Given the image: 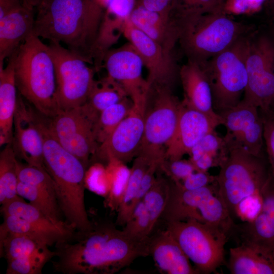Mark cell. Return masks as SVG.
Segmentation results:
<instances>
[{"mask_svg":"<svg viewBox=\"0 0 274 274\" xmlns=\"http://www.w3.org/2000/svg\"><path fill=\"white\" fill-rule=\"evenodd\" d=\"M90 228L76 230L57 244L55 271L63 274H113L134 260L149 256L148 241L134 240L116 224L91 220Z\"/></svg>","mask_w":274,"mask_h":274,"instance_id":"cell-1","label":"cell"},{"mask_svg":"<svg viewBox=\"0 0 274 274\" xmlns=\"http://www.w3.org/2000/svg\"><path fill=\"white\" fill-rule=\"evenodd\" d=\"M105 8L99 0H49L37 10L33 34L50 43L63 44L93 66Z\"/></svg>","mask_w":274,"mask_h":274,"instance_id":"cell-2","label":"cell"},{"mask_svg":"<svg viewBox=\"0 0 274 274\" xmlns=\"http://www.w3.org/2000/svg\"><path fill=\"white\" fill-rule=\"evenodd\" d=\"M178 43L187 60L205 63L245 36L248 27L223 11L210 12L185 8L177 2L172 11Z\"/></svg>","mask_w":274,"mask_h":274,"instance_id":"cell-3","label":"cell"},{"mask_svg":"<svg viewBox=\"0 0 274 274\" xmlns=\"http://www.w3.org/2000/svg\"><path fill=\"white\" fill-rule=\"evenodd\" d=\"M216 176L219 193L232 220L242 222L253 218L260 206L262 190L270 177L266 156L231 149Z\"/></svg>","mask_w":274,"mask_h":274,"instance_id":"cell-4","label":"cell"},{"mask_svg":"<svg viewBox=\"0 0 274 274\" xmlns=\"http://www.w3.org/2000/svg\"><path fill=\"white\" fill-rule=\"evenodd\" d=\"M37 120L43 140L44 165L53 180L64 220L77 230L89 229L92 221L85 204L87 168L58 142L49 129L46 119L38 116Z\"/></svg>","mask_w":274,"mask_h":274,"instance_id":"cell-5","label":"cell"},{"mask_svg":"<svg viewBox=\"0 0 274 274\" xmlns=\"http://www.w3.org/2000/svg\"><path fill=\"white\" fill-rule=\"evenodd\" d=\"M10 57L19 94L43 117L55 116L59 109L56 99L55 66L49 45L32 33Z\"/></svg>","mask_w":274,"mask_h":274,"instance_id":"cell-6","label":"cell"},{"mask_svg":"<svg viewBox=\"0 0 274 274\" xmlns=\"http://www.w3.org/2000/svg\"><path fill=\"white\" fill-rule=\"evenodd\" d=\"M161 219L165 223L194 219L216 227L228 236L235 223L220 195L217 181L187 190L170 179L168 198Z\"/></svg>","mask_w":274,"mask_h":274,"instance_id":"cell-7","label":"cell"},{"mask_svg":"<svg viewBox=\"0 0 274 274\" xmlns=\"http://www.w3.org/2000/svg\"><path fill=\"white\" fill-rule=\"evenodd\" d=\"M248 38H241L223 51L200 64L210 82L213 107L218 114L237 106L243 99L248 84Z\"/></svg>","mask_w":274,"mask_h":274,"instance_id":"cell-8","label":"cell"},{"mask_svg":"<svg viewBox=\"0 0 274 274\" xmlns=\"http://www.w3.org/2000/svg\"><path fill=\"white\" fill-rule=\"evenodd\" d=\"M165 223L198 273L215 272L224 264L228 239L225 232L194 219Z\"/></svg>","mask_w":274,"mask_h":274,"instance_id":"cell-9","label":"cell"},{"mask_svg":"<svg viewBox=\"0 0 274 274\" xmlns=\"http://www.w3.org/2000/svg\"><path fill=\"white\" fill-rule=\"evenodd\" d=\"M56 77V99L60 110L86 102L96 80L94 67L60 44L50 43Z\"/></svg>","mask_w":274,"mask_h":274,"instance_id":"cell-10","label":"cell"},{"mask_svg":"<svg viewBox=\"0 0 274 274\" xmlns=\"http://www.w3.org/2000/svg\"><path fill=\"white\" fill-rule=\"evenodd\" d=\"M246 64L248 84L242 100L268 108L274 96V40L248 36Z\"/></svg>","mask_w":274,"mask_h":274,"instance_id":"cell-11","label":"cell"},{"mask_svg":"<svg viewBox=\"0 0 274 274\" xmlns=\"http://www.w3.org/2000/svg\"><path fill=\"white\" fill-rule=\"evenodd\" d=\"M47 119L48 128L58 142L87 168L99 146L94 132L95 122L82 106L60 110Z\"/></svg>","mask_w":274,"mask_h":274,"instance_id":"cell-12","label":"cell"},{"mask_svg":"<svg viewBox=\"0 0 274 274\" xmlns=\"http://www.w3.org/2000/svg\"><path fill=\"white\" fill-rule=\"evenodd\" d=\"M173 90L164 86L149 87L145 103V130L141 147H163L173 135L182 105Z\"/></svg>","mask_w":274,"mask_h":274,"instance_id":"cell-13","label":"cell"},{"mask_svg":"<svg viewBox=\"0 0 274 274\" xmlns=\"http://www.w3.org/2000/svg\"><path fill=\"white\" fill-rule=\"evenodd\" d=\"M226 128L223 136L230 150L239 149L257 156H264V125L259 108L242 100L219 114Z\"/></svg>","mask_w":274,"mask_h":274,"instance_id":"cell-14","label":"cell"},{"mask_svg":"<svg viewBox=\"0 0 274 274\" xmlns=\"http://www.w3.org/2000/svg\"><path fill=\"white\" fill-rule=\"evenodd\" d=\"M123 36L141 56L147 70L149 87L159 86L174 89L179 79L180 68L174 51L166 50L134 26L126 22Z\"/></svg>","mask_w":274,"mask_h":274,"instance_id":"cell-15","label":"cell"},{"mask_svg":"<svg viewBox=\"0 0 274 274\" xmlns=\"http://www.w3.org/2000/svg\"><path fill=\"white\" fill-rule=\"evenodd\" d=\"M145 100L146 99L133 102L128 115L99 145L91 157L94 160L107 163L112 160H117L126 163L135 157L144 137Z\"/></svg>","mask_w":274,"mask_h":274,"instance_id":"cell-16","label":"cell"},{"mask_svg":"<svg viewBox=\"0 0 274 274\" xmlns=\"http://www.w3.org/2000/svg\"><path fill=\"white\" fill-rule=\"evenodd\" d=\"M230 236L237 245L252 246L274 258V181L271 175L262 190L257 214L249 221L234 223Z\"/></svg>","mask_w":274,"mask_h":274,"instance_id":"cell-17","label":"cell"},{"mask_svg":"<svg viewBox=\"0 0 274 274\" xmlns=\"http://www.w3.org/2000/svg\"><path fill=\"white\" fill-rule=\"evenodd\" d=\"M143 60L128 42L105 54L102 67L108 76L118 82L133 102L144 100L149 89L147 80L143 77Z\"/></svg>","mask_w":274,"mask_h":274,"instance_id":"cell-18","label":"cell"},{"mask_svg":"<svg viewBox=\"0 0 274 274\" xmlns=\"http://www.w3.org/2000/svg\"><path fill=\"white\" fill-rule=\"evenodd\" d=\"M221 124L220 116L213 117L182 104L175 131L165 146V158H182L203 136Z\"/></svg>","mask_w":274,"mask_h":274,"instance_id":"cell-19","label":"cell"},{"mask_svg":"<svg viewBox=\"0 0 274 274\" xmlns=\"http://www.w3.org/2000/svg\"><path fill=\"white\" fill-rule=\"evenodd\" d=\"M19 95L14 120L13 149L17 157L24 160L26 164L45 168L44 143L37 115L27 107Z\"/></svg>","mask_w":274,"mask_h":274,"instance_id":"cell-20","label":"cell"},{"mask_svg":"<svg viewBox=\"0 0 274 274\" xmlns=\"http://www.w3.org/2000/svg\"><path fill=\"white\" fill-rule=\"evenodd\" d=\"M179 79L183 90V105L213 117L220 116L214 110L210 82L200 64L187 60L180 68Z\"/></svg>","mask_w":274,"mask_h":274,"instance_id":"cell-21","label":"cell"},{"mask_svg":"<svg viewBox=\"0 0 274 274\" xmlns=\"http://www.w3.org/2000/svg\"><path fill=\"white\" fill-rule=\"evenodd\" d=\"M149 255L158 270L166 274H198L180 246L165 228L150 236Z\"/></svg>","mask_w":274,"mask_h":274,"instance_id":"cell-22","label":"cell"},{"mask_svg":"<svg viewBox=\"0 0 274 274\" xmlns=\"http://www.w3.org/2000/svg\"><path fill=\"white\" fill-rule=\"evenodd\" d=\"M165 158L163 147H141L135 156L125 191L117 211L116 225L124 226L137 204L138 195L142 179L150 166L155 161Z\"/></svg>","mask_w":274,"mask_h":274,"instance_id":"cell-23","label":"cell"},{"mask_svg":"<svg viewBox=\"0 0 274 274\" xmlns=\"http://www.w3.org/2000/svg\"><path fill=\"white\" fill-rule=\"evenodd\" d=\"M34 10L24 4L0 18V64L33 33Z\"/></svg>","mask_w":274,"mask_h":274,"instance_id":"cell-24","label":"cell"},{"mask_svg":"<svg viewBox=\"0 0 274 274\" xmlns=\"http://www.w3.org/2000/svg\"><path fill=\"white\" fill-rule=\"evenodd\" d=\"M129 20L134 26L163 48L174 51L179 35L172 15L167 16L135 5Z\"/></svg>","mask_w":274,"mask_h":274,"instance_id":"cell-25","label":"cell"},{"mask_svg":"<svg viewBox=\"0 0 274 274\" xmlns=\"http://www.w3.org/2000/svg\"><path fill=\"white\" fill-rule=\"evenodd\" d=\"M6 67L0 64V145L13 141L14 116L18 97L14 63L9 57Z\"/></svg>","mask_w":274,"mask_h":274,"instance_id":"cell-26","label":"cell"},{"mask_svg":"<svg viewBox=\"0 0 274 274\" xmlns=\"http://www.w3.org/2000/svg\"><path fill=\"white\" fill-rule=\"evenodd\" d=\"M1 212L2 214L16 216L27 221L55 237L59 243L69 238L77 230L65 221H53L21 196L2 205Z\"/></svg>","mask_w":274,"mask_h":274,"instance_id":"cell-27","label":"cell"},{"mask_svg":"<svg viewBox=\"0 0 274 274\" xmlns=\"http://www.w3.org/2000/svg\"><path fill=\"white\" fill-rule=\"evenodd\" d=\"M228 268L231 274H274V258L252 246L230 248Z\"/></svg>","mask_w":274,"mask_h":274,"instance_id":"cell-28","label":"cell"},{"mask_svg":"<svg viewBox=\"0 0 274 274\" xmlns=\"http://www.w3.org/2000/svg\"><path fill=\"white\" fill-rule=\"evenodd\" d=\"M230 152L224 136L215 130L203 136L191 149L189 159L197 171H208L212 167H220Z\"/></svg>","mask_w":274,"mask_h":274,"instance_id":"cell-29","label":"cell"},{"mask_svg":"<svg viewBox=\"0 0 274 274\" xmlns=\"http://www.w3.org/2000/svg\"><path fill=\"white\" fill-rule=\"evenodd\" d=\"M126 96L123 87L107 75L96 80L86 102L82 107L96 123L101 112Z\"/></svg>","mask_w":274,"mask_h":274,"instance_id":"cell-30","label":"cell"},{"mask_svg":"<svg viewBox=\"0 0 274 274\" xmlns=\"http://www.w3.org/2000/svg\"><path fill=\"white\" fill-rule=\"evenodd\" d=\"M18 160L12 143L0 153V203L4 205L19 198L17 193Z\"/></svg>","mask_w":274,"mask_h":274,"instance_id":"cell-31","label":"cell"},{"mask_svg":"<svg viewBox=\"0 0 274 274\" xmlns=\"http://www.w3.org/2000/svg\"><path fill=\"white\" fill-rule=\"evenodd\" d=\"M49 247L28 236L11 233L0 238L1 257L7 261L31 257L49 249Z\"/></svg>","mask_w":274,"mask_h":274,"instance_id":"cell-32","label":"cell"},{"mask_svg":"<svg viewBox=\"0 0 274 274\" xmlns=\"http://www.w3.org/2000/svg\"><path fill=\"white\" fill-rule=\"evenodd\" d=\"M133 102L129 96L108 107L100 114L94 125V132L99 145L113 132L130 112Z\"/></svg>","mask_w":274,"mask_h":274,"instance_id":"cell-33","label":"cell"},{"mask_svg":"<svg viewBox=\"0 0 274 274\" xmlns=\"http://www.w3.org/2000/svg\"><path fill=\"white\" fill-rule=\"evenodd\" d=\"M17 175L18 181L35 186L51 203L59 207L53 180L45 168L18 161Z\"/></svg>","mask_w":274,"mask_h":274,"instance_id":"cell-34","label":"cell"},{"mask_svg":"<svg viewBox=\"0 0 274 274\" xmlns=\"http://www.w3.org/2000/svg\"><path fill=\"white\" fill-rule=\"evenodd\" d=\"M170 188V179L161 174L156 177L155 180L146 193L142 200L150 216L154 228L166 206Z\"/></svg>","mask_w":274,"mask_h":274,"instance_id":"cell-35","label":"cell"},{"mask_svg":"<svg viewBox=\"0 0 274 274\" xmlns=\"http://www.w3.org/2000/svg\"><path fill=\"white\" fill-rule=\"evenodd\" d=\"M124 164L117 160L108 163L109 190L106 197L107 204L113 211L117 210L126 187L130 169Z\"/></svg>","mask_w":274,"mask_h":274,"instance_id":"cell-36","label":"cell"},{"mask_svg":"<svg viewBox=\"0 0 274 274\" xmlns=\"http://www.w3.org/2000/svg\"><path fill=\"white\" fill-rule=\"evenodd\" d=\"M123 226L122 230L132 239L140 242L148 240L154 228L142 200L136 204Z\"/></svg>","mask_w":274,"mask_h":274,"instance_id":"cell-37","label":"cell"},{"mask_svg":"<svg viewBox=\"0 0 274 274\" xmlns=\"http://www.w3.org/2000/svg\"><path fill=\"white\" fill-rule=\"evenodd\" d=\"M56 252L48 251L33 257L7 262V274H41L45 265L55 257Z\"/></svg>","mask_w":274,"mask_h":274,"instance_id":"cell-38","label":"cell"},{"mask_svg":"<svg viewBox=\"0 0 274 274\" xmlns=\"http://www.w3.org/2000/svg\"><path fill=\"white\" fill-rule=\"evenodd\" d=\"M259 110L264 125L265 154L271 177L274 181V112L269 108Z\"/></svg>","mask_w":274,"mask_h":274,"instance_id":"cell-39","label":"cell"},{"mask_svg":"<svg viewBox=\"0 0 274 274\" xmlns=\"http://www.w3.org/2000/svg\"><path fill=\"white\" fill-rule=\"evenodd\" d=\"M159 169L175 183L181 182L189 175L196 171L189 159L182 158L173 160L165 158L160 164Z\"/></svg>","mask_w":274,"mask_h":274,"instance_id":"cell-40","label":"cell"},{"mask_svg":"<svg viewBox=\"0 0 274 274\" xmlns=\"http://www.w3.org/2000/svg\"><path fill=\"white\" fill-rule=\"evenodd\" d=\"M217 181V176L212 175L208 171H195L181 182L178 183L185 190L197 189Z\"/></svg>","mask_w":274,"mask_h":274,"instance_id":"cell-41","label":"cell"},{"mask_svg":"<svg viewBox=\"0 0 274 274\" xmlns=\"http://www.w3.org/2000/svg\"><path fill=\"white\" fill-rule=\"evenodd\" d=\"M177 2L187 8L215 12L223 11L225 0H177Z\"/></svg>","mask_w":274,"mask_h":274,"instance_id":"cell-42","label":"cell"},{"mask_svg":"<svg viewBox=\"0 0 274 274\" xmlns=\"http://www.w3.org/2000/svg\"><path fill=\"white\" fill-rule=\"evenodd\" d=\"M177 0H137L136 5L164 15L170 16Z\"/></svg>","mask_w":274,"mask_h":274,"instance_id":"cell-43","label":"cell"},{"mask_svg":"<svg viewBox=\"0 0 274 274\" xmlns=\"http://www.w3.org/2000/svg\"><path fill=\"white\" fill-rule=\"evenodd\" d=\"M223 12L227 15L249 14L255 13L250 0H225Z\"/></svg>","mask_w":274,"mask_h":274,"instance_id":"cell-44","label":"cell"},{"mask_svg":"<svg viewBox=\"0 0 274 274\" xmlns=\"http://www.w3.org/2000/svg\"><path fill=\"white\" fill-rule=\"evenodd\" d=\"M24 4V0H0V18Z\"/></svg>","mask_w":274,"mask_h":274,"instance_id":"cell-45","label":"cell"},{"mask_svg":"<svg viewBox=\"0 0 274 274\" xmlns=\"http://www.w3.org/2000/svg\"><path fill=\"white\" fill-rule=\"evenodd\" d=\"M49 0H24L28 6L37 10L43 7Z\"/></svg>","mask_w":274,"mask_h":274,"instance_id":"cell-46","label":"cell"},{"mask_svg":"<svg viewBox=\"0 0 274 274\" xmlns=\"http://www.w3.org/2000/svg\"><path fill=\"white\" fill-rule=\"evenodd\" d=\"M271 0H250L255 12L258 11L261 8Z\"/></svg>","mask_w":274,"mask_h":274,"instance_id":"cell-47","label":"cell"},{"mask_svg":"<svg viewBox=\"0 0 274 274\" xmlns=\"http://www.w3.org/2000/svg\"><path fill=\"white\" fill-rule=\"evenodd\" d=\"M269 108L274 112V96L269 105Z\"/></svg>","mask_w":274,"mask_h":274,"instance_id":"cell-48","label":"cell"},{"mask_svg":"<svg viewBox=\"0 0 274 274\" xmlns=\"http://www.w3.org/2000/svg\"><path fill=\"white\" fill-rule=\"evenodd\" d=\"M270 3L271 4V7H272V14L274 17V0H271L270 2Z\"/></svg>","mask_w":274,"mask_h":274,"instance_id":"cell-49","label":"cell"}]
</instances>
